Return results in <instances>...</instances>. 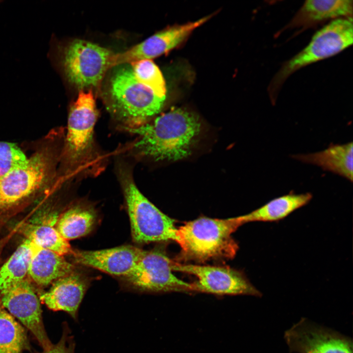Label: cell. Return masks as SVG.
Here are the masks:
<instances>
[{
    "label": "cell",
    "mask_w": 353,
    "mask_h": 353,
    "mask_svg": "<svg viewBox=\"0 0 353 353\" xmlns=\"http://www.w3.org/2000/svg\"><path fill=\"white\" fill-rule=\"evenodd\" d=\"M97 220V215L94 208L77 204L59 216L56 227L61 236L68 241L89 234L94 228Z\"/></svg>",
    "instance_id": "21"
},
{
    "label": "cell",
    "mask_w": 353,
    "mask_h": 353,
    "mask_svg": "<svg viewBox=\"0 0 353 353\" xmlns=\"http://www.w3.org/2000/svg\"><path fill=\"white\" fill-rule=\"evenodd\" d=\"M241 226L237 217L225 219L200 217L177 228L179 260L203 262L233 258L238 246L232 234Z\"/></svg>",
    "instance_id": "3"
},
{
    "label": "cell",
    "mask_w": 353,
    "mask_h": 353,
    "mask_svg": "<svg viewBox=\"0 0 353 353\" xmlns=\"http://www.w3.org/2000/svg\"><path fill=\"white\" fill-rule=\"evenodd\" d=\"M212 16L210 15L194 22L168 27L124 52L114 54L111 67L141 60L151 59L162 55L180 44L194 30L207 22Z\"/></svg>",
    "instance_id": "13"
},
{
    "label": "cell",
    "mask_w": 353,
    "mask_h": 353,
    "mask_svg": "<svg viewBox=\"0 0 353 353\" xmlns=\"http://www.w3.org/2000/svg\"><path fill=\"white\" fill-rule=\"evenodd\" d=\"M352 17L331 21L312 36L301 51L284 62L272 78L268 92L275 103L279 90L286 79L300 69L340 53L353 44Z\"/></svg>",
    "instance_id": "5"
},
{
    "label": "cell",
    "mask_w": 353,
    "mask_h": 353,
    "mask_svg": "<svg viewBox=\"0 0 353 353\" xmlns=\"http://www.w3.org/2000/svg\"><path fill=\"white\" fill-rule=\"evenodd\" d=\"M172 269L173 271L197 277V280L190 283L192 292L217 295H262L242 272L228 267L181 264L173 260Z\"/></svg>",
    "instance_id": "10"
},
{
    "label": "cell",
    "mask_w": 353,
    "mask_h": 353,
    "mask_svg": "<svg viewBox=\"0 0 353 353\" xmlns=\"http://www.w3.org/2000/svg\"><path fill=\"white\" fill-rule=\"evenodd\" d=\"M58 217L54 212H48L43 217L25 224L21 231L25 239L38 246L62 256L72 253L73 251L68 241L57 230L56 225Z\"/></svg>",
    "instance_id": "18"
},
{
    "label": "cell",
    "mask_w": 353,
    "mask_h": 353,
    "mask_svg": "<svg viewBox=\"0 0 353 353\" xmlns=\"http://www.w3.org/2000/svg\"><path fill=\"white\" fill-rule=\"evenodd\" d=\"M173 260L161 249L144 250L131 273L124 277L129 286L143 292H191L190 283L175 276Z\"/></svg>",
    "instance_id": "9"
},
{
    "label": "cell",
    "mask_w": 353,
    "mask_h": 353,
    "mask_svg": "<svg viewBox=\"0 0 353 353\" xmlns=\"http://www.w3.org/2000/svg\"><path fill=\"white\" fill-rule=\"evenodd\" d=\"M351 0H308L304 1L293 18L277 33L300 28V31L327 21L352 17Z\"/></svg>",
    "instance_id": "16"
},
{
    "label": "cell",
    "mask_w": 353,
    "mask_h": 353,
    "mask_svg": "<svg viewBox=\"0 0 353 353\" xmlns=\"http://www.w3.org/2000/svg\"><path fill=\"white\" fill-rule=\"evenodd\" d=\"M88 286L85 276L74 271L53 282L39 299L49 309L65 311L77 321L79 307Z\"/></svg>",
    "instance_id": "15"
},
{
    "label": "cell",
    "mask_w": 353,
    "mask_h": 353,
    "mask_svg": "<svg viewBox=\"0 0 353 353\" xmlns=\"http://www.w3.org/2000/svg\"><path fill=\"white\" fill-rule=\"evenodd\" d=\"M98 115L92 91H79L70 109L61 153L65 173L68 176H95L102 169L103 161L94 137Z\"/></svg>",
    "instance_id": "2"
},
{
    "label": "cell",
    "mask_w": 353,
    "mask_h": 353,
    "mask_svg": "<svg viewBox=\"0 0 353 353\" xmlns=\"http://www.w3.org/2000/svg\"><path fill=\"white\" fill-rule=\"evenodd\" d=\"M0 303L33 334L43 350L52 344L46 332L40 300L26 279L0 292Z\"/></svg>",
    "instance_id": "12"
},
{
    "label": "cell",
    "mask_w": 353,
    "mask_h": 353,
    "mask_svg": "<svg viewBox=\"0 0 353 353\" xmlns=\"http://www.w3.org/2000/svg\"><path fill=\"white\" fill-rule=\"evenodd\" d=\"M70 330L67 325L63 328L61 339L56 344H52L50 348L38 353H75V342L70 334Z\"/></svg>",
    "instance_id": "26"
},
{
    "label": "cell",
    "mask_w": 353,
    "mask_h": 353,
    "mask_svg": "<svg viewBox=\"0 0 353 353\" xmlns=\"http://www.w3.org/2000/svg\"><path fill=\"white\" fill-rule=\"evenodd\" d=\"M291 353H353V341L348 336L302 318L283 335Z\"/></svg>",
    "instance_id": "11"
},
{
    "label": "cell",
    "mask_w": 353,
    "mask_h": 353,
    "mask_svg": "<svg viewBox=\"0 0 353 353\" xmlns=\"http://www.w3.org/2000/svg\"><path fill=\"white\" fill-rule=\"evenodd\" d=\"M116 67L110 78L107 107L123 129L128 130L148 123L160 111L166 98L158 97L140 83L130 64Z\"/></svg>",
    "instance_id": "4"
},
{
    "label": "cell",
    "mask_w": 353,
    "mask_h": 353,
    "mask_svg": "<svg viewBox=\"0 0 353 353\" xmlns=\"http://www.w3.org/2000/svg\"><path fill=\"white\" fill-rule=\"evenodd\" d=\"M28 158L15 144L0 141V177L25 166Z\"/></svg>",
    "instance_id": "25"
},
{
    "label": "cell",
    "mask_w": 353,
    "mask_h": 353,
    "mask_svg": "<svg viewBox=\"0 0 353 353\" xmlns=\"http://www.w3.org/2000/svg\"><path fill=\"white\" fill-rule=\"evenodd\" d=\"M56 158L51 150L39 151L25 166L0 177V214L24 203L47 184L53 176Z\"/></svg>",
    "instance_id": "7"
},
{
    "label": "cell",
    "mask_w": 353,
    "mask_h": 353,
    "mask_svg": "<svg viewBox=\"0 0 353 353\" xmlns=\"http://www.w3.org/2000/svg\"><path fill=\"white\" fill-rule=\"evenodd\" d=\"M119 178L128 214L133 240L147 244L176 240L175 221L151 203L137 188L128 169L121 166Z\"/></svg>",
    "instance_id": "6"
},
{
    "label": "cell",
    "mask_w": 353,
    "mask_h": 353,
    "mask_svg": "<svg viewBox=\"0 0 353 353\" xmlns=\"http://www.w3.org/2000/svg\"><path fill=\"white\" fill-rule=\"evenodd\" d=\"M144 250L130 245L94 251L73 252L75 262L108 274L122 277L129 275L135 267Z\"/></svg>",
    "instance_id": "14"
},
{
    "label": "cell",
    "mask_w": 353,
    "mask_h": 353,
    "mask_svg": "<svg viewBox=\"0 0 353 353\" xmlns=\"http://www.w3.org/2000/svg\"><path fill=\"white\" fill-rule=\"evenodd\" d=\"M59 51L60 64L65 77L80 88L99 84L111 68L114 54L105 48L80 39L72 41Z\"/></svg>",
    "instance_id": "8"
},
{
    "label": "cell",
    "mask_w": 353,
    "mask_h": 353,
    "mask_svg": "<svg viewBox=\"0 0 353 353\" xmlns=\"http://www.w3.org/2000/svg\"><path fill=\"white\" fill-rule=\"evenodd\" d=\"M200 129L196 114L174 108L152 122L127 131L139 136L132 148L136 155L157 161H176L189 155Z\"/></svg>",
    "instance_id": "1"
},
{
    "label": "cell",
    "mask_w": 353,
    "mask_h": 353,
    "mask_svg": "<svg viewBox=\"0 0 353 353\" xmlns=\"http://www.w3.org/2000/svg\"><path fill=\"white\" fill-rule=\"evenodd\" d=\"M353 142L345 144H332L321 151L308 154H298L293 157L303 162L320 167L353 181Z\"/></svg>",
    "instance_id": "19"
},
{
    "label": "cell",
    "mask_w": 353,
    "mask_h": 353,
    "mask_svg": "<svg viewBox=\"0 0 353 353\" xmlns=\"http://www.w3.org/2000/svg\"><path fill=\"white\" fill-rule=\"evenodd\" d=\"M9 239V236H7L4 238L0 240V259L2 250Z\"/></svg>",
    "instance_id": "27"
},
{
    "label": "cell",
    "mask_w": 353,
    "mask_h": 353,
    "mask_svg": "<svg viewBox=\"0 0 353 353\" xmlns=\"http://www.w3.org/2000/svg\"><path fill=\"white\" fill-rule=\"evenodd\" d=\"M32 244L25 239L0 268V292L26 278L32 255Z\"/></svg>",
    "instance_id": "22"
},
{
    "label": "cell",
    "mask_w": 353,
    "mask_h": 353,
    "mask_svg": "<svg viewBox=\"0 0 353 353\" xmlns=\"http://www.w3.org/2000/svg\"><path fill=\"white\" fill-rule=\"evenodd\" d=\"M310 193H289L275 198L258 209L237 217L241 225L251 222H274L281 220L311 200Z\"/></svg>",
    "instance_id": "20"
},
{
    "label": "cell",
    "mask_w": 353,
    "mask_h": 353,
    "mask_svg": "<svg viewBox=\"0 0 353 353\" xmlns=\"http://www.w3.org/2000/svg\"><path fill=\"white\" fill-rule=\"evenodd\" d=\"M31 242L32 250L28 276L37 285L48 286L75 271L74 266L63 256Z\"/></svg>",
    "instance_id": "17"
},
{
    "label": "cell",
    "mask_w": 353,
    "mask_h": 353,
    "mask_svg": "<svg viewBox=\"0 0 353 353\" xmlns=\"http://www.w3.org/2000/svg\"><path fill=\"white\" fill-rule=\"evenodd\" d=\"M28 348L25 328L0 307V353H24Z\"/></svg>",
    "instance_id": "23"
},
{
    "label": "cell",
    "mask_w": 353,
    "mask_h": 353,
    "mask_svg": "<svg viewBox=\"0 0 353 353\" xmlns=\"http://www.w3.org/2000/svg\"><path fill=\"white\" fill-rule=\"evenodd\" d=\"M130 64L137 80L160 98H166V88L163 75L151 59H144Z\"/></svg>",
    "instance_id": "24"
}]
</instances>
